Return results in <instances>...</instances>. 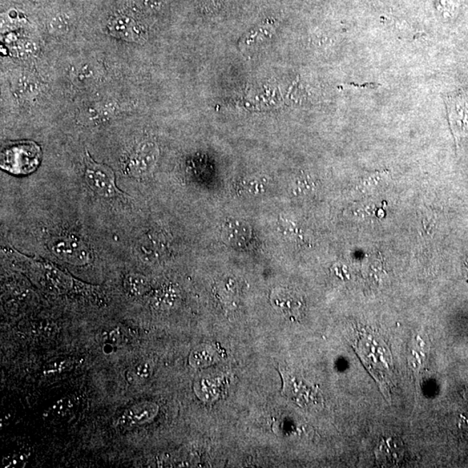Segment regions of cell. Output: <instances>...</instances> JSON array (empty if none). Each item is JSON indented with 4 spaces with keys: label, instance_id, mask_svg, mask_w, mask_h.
<instances>
[{
    "label": "cell",
    "instance_id": "cell-6",
    "mask_svg": "<svg viewBox=\"0 0 468 468\" xmlns=\"http://www.w3.org/2000/svg\"><path fill=\"white\" fill-rule=\"evenodd\" d=\"M449 123L456 140L468 132V103L462 96H449L446 99Z\"/></svg>",
    "mask_w": 468,
    "mask_h": 468
},
{
    "label": "cell",
    "instance_id": "cell-16",
    "mask_svg": "<svg viewBox=\"0 0 468 468\" xmlns=\"http://www.w3.org/2000/svg\"><path fill=\"white\" fill-rule=\"evenodd\" d=\"M71 26L70 19L66 14H60L54 16L48 22V30L54 35L66 34Z\"/></svg>",
    "mask_w": 468,
    "mask_h": 468
},
{
    "label": "cell",
    "instance_id": "cell-8",
    "mask_svg": "<svg viewBox=\"0 0 468 468\" xmlns=\"http://www.w3.org/2000/svg\"><path fill=\"white\" fill-rule=\"evenodd\" d=\"M108 28L114 37L126 41L136 42L143 37V27L130 16H116L108 22Z\"/></svg>",
    "mask_w": 468,
    "mask_h": 468
},
{
    "label": "cell",
    "instance_id": "cell-21",
    "mask_svg": "<svg viewBox=\"0 0 468 468\" xmlns=\"http://www.w3.org/2000/svg\"><path fill=\"white\" fill-rule=\"evenodd\" d=\"M315 188L313 180L309 176H302L297 180L295 188V193L297 195H305V193H312Z\"/></svg>",
    "mask_w": 468,
    "mask_h": 468
},
{
    "label": "cell",
    "instance_id": "cell-4",
    "mask_svg": "<svg viewBox=\"0 0 468 468\" xmlns=\"http://www.w3.org/2000/svg\"><path fill=\"white\" fill-rule=\"evenodd\" d=\"M48 245L56 258L71 265H86L93 260L91 249L74 236L51 237Z\"/></svg>",
    "mask_w": 468,
    "mask_h": 468
},
{
    "label": "cell",
    "instance_id": "cell-20",
    "mask_svg": "<svg viewBox=\"0 0 468 468\" xmlns=\"http://www.w3.org/2000/svg\"><path fill=\"white\" fill-rule=\"evenodd\" d=\"M265 187V183L263 179L247 180L240 185V188L243 189L245 192H247V193H252V195L263 192Z\"/></svg>",
    "mask_w": 468,
    "mask_h": 468
},
{
    "label": "cell",
    "instance_id": "cell-5",
    "mask_svg": "<svg viewBox=\"0 0 468 468\" xmlns=\"http://www.w3.org/2000/svg\"><path fill=\"white\" fill-rule=\"evenodd\" d=\"M159 151L157 145L152 142L141 143L131 153L126 163V172L128 176L136 178H143L154 171Z\"/></svg>",
    "mask_w": 468,
    "mask_h": 468
},
{
    "label": "cell",
    "instance_id": "cell-19",
    "mask_svg": "<svg viewBox=\"0 0 468 468\" xmlns=\"http://www.w3.org/2000/svg\"><path fill=\"white\" fill-rule=\"evenodd\" d=\"M176 294L172 289H164L160 290L156 296V304L161 307H169L176 300Z\"/></svg>",
    "mask_w": 468,
    "mask_h": 468
},
{
    "label": "cell",
    "instance_id": "cell-18",
    "mask_svg": "<svg viewBox=\"0 0 468 468\" xmlns=\"http://www.w3.org/2000/svg\"><path fill=\"white\" fill-rule=\"evenodd\" d=\"M73 402L70 398H63L51 407L50 412L55 417H64L72 409Z\"/></svg>",
    "mask_w": 468,
    "mask_h": 468
},
{
    "label": "cell",
    "instance_id": "cell-10",
    "mask_svg": "<svg viewBox=\"0 0 468 468\" xmlns=\"http://www.w3.org/2000/svg\"><path fill=\"white\" fill-rule=\"evenodd\" d=\"M272 300L274 307L280 309L288 317H297L302 309V298L297 293L288 290H276L273 292Z\"/></svg>",
    "mask_w": 468,
    "mask_h": 468
},
{
    "label": "cell",
    "instance_id": "cell-3",
    "mask_svg": "<svg viewBox=\"0 0 468 468\" xmlns=\"http://www.w3.org/2000/svg\"><path fill=\"white\" fill-rule=\"evenodd\" d=\"M8 256L14 258L19 265H25L26 268L32 270L43 278L44 283L51 285L55 290L62 292L73 288L75 285L74 278H71L67 273L56 268L54 265L47 262L36 261L29 259L23 254L9 250Z\"/></svg>",
    "mask_w": 468,
    "mask_h": 468
},
{
    "label": "cell",
    "instance_id": "cell-2",
    "mask_svg": "<svg viewBox=\"0 0 468 468\" xmlns=\"http://www.w3.org/2000/svg\"><path fill=\"white\" fill-rule=\"evenodd\" d=\"M84 178L91 190L105 199H117L126 196L116 184V176L107 165L96 163L86 152L84 157Z\"/></svg>",
    "mask_w": 468,
    "mask_h": 468
},
{
    "label": "cell",
    "instance_id": "cell-23",
    "mask_svg": "<svg viewBox=\"0 0 468 468\" xmlns=\"http://www.w3.org/2000/svg\"><path fill=\"white\" fill-rule=\"evenodd\" d=\"M141 5L148 10H155L160 5L159 0H139Z\"/></svg>",
    "mask_w": 468,
    "mask_h": 468
},
{
    "label": "cell",
    "instance_id": "cell-14",
    "mask_svg": "<svg viewBox=\"0 0 468 468\" xmlns=\"http://www.w3.org/2000/svg\"><path fill=\"white\" fill-rule=\"evenodd\" d=\"M96 70L90 63L82 64L73 73V81L76 86H86L94 81Z\"/></svg>",
    "mask_w": 468,
    "mask_h": 468
},
{
    "label": "cell",
    "instance_id": "cell-13",
    "mask_svg": "<svg viewBox=\"0 0 468 468\" xmlns=\"http://www.w3.org/2000/svg\"><path fill=\"white\" fill-rule=\"evenodd\" d=\"M387 176V171H377L375 173H366L364 177H362L359 180L358 190L362 193H368L373 191L379 183Z\"/></svg>",
    "mask_w": 468,
    "mask_h": 468
},
{
    "label": "cell",
    "instance_id": "cell-1",
    "mask_svg": "<svg viewBox=\"0 0 468 468\" xmlns=\"http://www.w3.org/2000/svg\"><path fill=\"white\" fill-rule=\"evenodd\" d=\"M41 155L39 145L31 141L11 143L3 148L1 168L14 175H28L39 167Z\"/></svg>",
    "mask_w": 468,
    "mask_h": 468
},
{
    "label": "cell",
    "instance_id": "cell-11",
    "mask_svg": "<svg viewBox=\"0 0 468 468\" xmlns=\"http://www.w3.org/2000/svg\"><path fill=\"white\" fill-rule=\"evenodd\" d=\"M116 110L115 105L110 103L92 105L83 111L80 116V120L86 125L106 123L114 116Z\"/></svg>",
    "mask_w": 468,
    "mask_h": 468
},
{
    "label": "cell",
    "instance_id": "cell-22",
    "mask_svg": "<svg viewBox=\"0 0 468 468\" xmlns=\"http://www.w3.org/2000/svg\"><path fill=\"white\" fill-rule=\"evenodd\" d=\"M101 340L104 342L105 345H116L118 344L121 338V335L118 330H110L101 335Z\"/></svg>",
    "mask_w": 468,
    "mask_h": 468
},
{
    "label": "cell",
    "instance_id": "cell-9",
    "mask_svg": "<svg viewBox=\"0 0 468 468\" xmlns=\"http://www.w3.org/2000/svg\"><path fill=\"white\" fill-rule=\"evenodd\" d=\"M251 234V228L243 220L230 219L222 225V239L232 247H243L249 241Z\"/></svg>",
    "mask_w": 468,
    "mask_h": 468
},
{
    "label": "cell",
    "instance_id": "cell-17",
    "mask_svg": "<svg viewBox=\"0 0 468 468\" xmlns=\"http://www.w3.org/2000/svg\"><path fill=\"white\" fill-rule=\"evenodd\" d=\"M212 362V352L208 348L199 347L193 350L190 356V364L193 366L201 367L208 365Z\"/></svg>",
    "mask_w": 468,
    "mask_h": 468
},
{
    "label": "cell",
    "instance_id": "cell-24",
    "mask_svg": "<svg viewBox=\"0 0 468 468\" xmlns=\"http://www.w3.org/2000/svg\"></svg>",
    "mask_w": 468,
    "mask_h": 468
},
{
    "label": "cell",
    "instance_id": "cell-12",
    "mask_svg": "<svg viewBox=\"0 0 468 468\" xmlns=\"http://www.w3.org/2000/svg\"><path fill=\"white\" fill-rule=\"evenodd\" d=\"M124 288L131 295L139 297L148 292L149 283L146 277L132 273L125 278Z\"/></svg>",
    "mask_w": 468,
    "mask_h": 468
},
{
    "label": "cell",
    "instance_id": "cell-7",
    "mask_svg": "<svg viewBox=\"0 0 468 468\" xmlns=\"http://www.w3.org/2000/svg\"><path fill=\"white\" fill-rule=\"evenodd\" d=\"M158 413V406L154 402H143L128 407L118 419L122 427H132L152 421Z\"/></svg>",
    "mask_w": 468,
    "mask_h": 468
},
{
    "label": "cell",
    "instance_id": "cell-15",
    "mask_svg": "<svg viewBox=\"0 0 468 468\" xmlns=\"http://www.w3.org/2000/svg\"><path fill=\"white\" fill-rule=\"evenodd\" d=\"M153 373V365L151 362H142L137 365L134 369L128 371L127 377L130 382L136 383L146 380L151 377Z\"/></svg>",
    "mask_w": 468,
    "mask_h": 468
}]
</instances>
